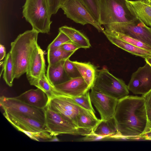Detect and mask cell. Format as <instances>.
<instances>
[{"label":"cell","instance_id":"1","mask_svg":"<svg viewBox=\"0 0 151 151\" xmlns=\"http://www.w3.org/2000/svg\"><path fill=\"white\" fill-rule=\"evenodd\" d=\"M114 117L118 132L115 140L137 139L148 129L147 109L142 96L128 95L119 100Z\"/></svg>","mask_w":151,"mask_h":151},{"label":"cell","instance_id":"2","mask_svg":"<svg viewBox=\"0 0 151 151\" xmlns=\"http://www.w3.org/2000/svg\"><path fill=\"white\" fill-rule=\"evenodd\" d=\"M39 32L32 29L20 34L11 44L10 51L13 66V76L18 78L26 73L32 55L39 45Z\"/></svg>","mask_w":151,"mask_h":151},{"label":"cell","instance_id":"3","mask_svg":"<svg viewBox=\"0 0 151 151\" xmlns=\"http://www.w3.org/2000/svg\"><path fill=\"white\" fill-rule=\"evenodd\" d=\"M22 14L33 29L39 33L48 34L52 22L47 0H26Z\"/></svg>","mask_w":151,"mask_h":151},{"label":"cell","instance_id":"4","mask_svg":"<svg viewBox=\"0 0 151 151\" xmlns=\"http://www.w3.org/2000/svg\"><path fill=\"white\" fill-rule=\"evenodd\" d=\"M127 1L99 0L100 24L127 22L137 18L129 9Z\"/></svg>","mask_w":151,"mask_h":151},{"label":"cell","instance_id":"5","mask_svg":"<svg viewBox=\"0 0 151 151\" xmlns=\"http://www.w3.org/2000/svg\"><path fill=\"white\" fill-rule=\"evenodd\" d=\"M93 86L101 93L118 100L129 93L127 86L124 81L113 76L106 67L98 70Z\"/></svg>","mask_w":151,"mask_h":151},{"label":"cell","instance_id":"6","mask_svg":"<svg viewBox=\"0 0 151 151\" xmlns=\"http://www.w3.org/2000/svg\"><path fill=\"white\" fill-rule=\"evenodd\" d=\"M104 29L122 33L138 40L151 47V27L137 17L130 21L105 25Z\"/></svg>","mask_w":151,"mask_h":151},{"label":"cell","instance_id":"7","mask_svg":"<svg viewBox=\"0 0 151 151\" xmlns=\"http://www.w3.org/2000/svg\"><path fill=\"white\" fill-rule=\"evenodd\" d=\"M66 17L83 25L90 24L99 32L103 33L104 28L97 21L80 0H66L60 6Z\"/></svg>","mask_w":151,"mask_h":151},{"label":"cell","instance_id":"8","mask_svg":"<svg viewBox=\"0 0 151 151\" xmlns=\"http://www.w3.org/2000/svg\"><path fill=\"white\" fill-rule=\"evenodd\" d=\"M0 103L4 111L31 117L45 124V109L28 105L15 97H0Z\"/></svg>","mask_w":151,"mask_h":151},{"label":"cell","instance_id":"9","mask_svg":"<svg viewBox=\"0 0 151 151\" xmlns=\"http://www.w3.org/2000/svg\"><path fill=\"white\" fill-rule=\"evenodd\" d=\"M45 109V124L52 136L61 134L85 135V133L72 122L50 109Z\"/></svg>","mask_w":151,"mask_h":151},{"label":"cell","instance_id":"10","mask_svg":"<svg viewBox=\"0 0 151 151\" xmlns=\"http://www.w3.org/2000/svg\"><path fill=\"white\" fill-rule=\"evenodd\" d=\"M47 106L77 127V118L83 108L74 102L68 96L56 93L50 100Z\"/></svg>","mask_w":151,"mask_h":151},{"label":"cell","instance_id":"11","mask_svg":"<svg viewBox=\"0 0 151 151\" xmlns=\"http://www.w3.org/2000/svg\"><path fill=\"white\" fill-rule=\"evenodd\" d=\"M90 93L91 101L99 112L101 120L114 116L118 100L106 95L92 86Z\"/></svg>","mask_w":151,"mask_h":151},{"label":"cell","instance_id":"12","mask_svg":"<svg viewBox=\"0 0 151 151\" xmlns=\"http://www.w3.org/2000/svg\"><path fill=\"white\" fill-rule=\"evenodd\" d=\"M127 87L133 93L142 95L151 90V67L148 63L132 74Z\"/></svg>","mask_w":151,"mask_h":151},{"label":"cell","instance_id":"13","mask_svg":"<svg viewBox=\"0 0 151 151\" xmlns=\"http://www.w3.org/2000/svg\"><path fill=\"white\" fill-rule=\"evenodd\" d=\"M3 115L13 126L22 132L24 131L49 132L46 124L31 117L5 111L3 113Z\"/></svg>","mask_w":151,"mask_h":151},{"label":"cell","instance_id":"14","mask_svg":"<svg viewBox=\"0 0 151 151\" xmlns=\"http://www.w3.org/2000/svg\"><path fill=\"white\" fill-rule=\"evenodd\" d=\"M46 65L44 52L38 45L32 55L26 71L27 78L31 85L45 75Z\"/></svg>","mask_w":151,"mask_h":151},{"label":"cell","instance_id":"15","mask_svg":"<svg viewBox=\"0 0 151 151\" xmlns=\"http://www.w3.org/2000/svg\"><path fill=\"white\" fill-rule=\"evenodd\" d=\"M53 87L56 93L72 97L81 96L91 89L81 76L70 79Z\"/></svg>","mask_w":151,"mask_h":151},{"label":"cell","instance_id":"16","mask_svg":"<svg viewBox=\"0 0 151 151\" xmlns=\"http://www.w3.org/2000/svg\"><path fill=\"white\" fill-rule=\"evenodd\" d=\"M14 97L30 106L41 109H45L50 100L47 95L38 88L27 90Z\"/></svg>","mask_w":151,"mask_h":151},{"label":"cell","instance_id":"17","mask_svg":"<svg viewBox=\"0 0 151 151\" xmlns=\"http://www.w3.org/2000/svg\"><path fill=\"white\" fill-rule=\"evenodd\" d=\"M101 121L96 117L95 113L83 108L78 116L77 126L86 135L91 133Z\"/></svg>","mask_w":151,"mask_h":151},{"label":"cell","instance_id":"18","mask_svg":"<svg viewBox=\"0 0 151 151\" xmlns=\"http://www.w3.org/2000/svg\"><path fill=\"white\" fill-rule=\"evenodd\" d=\"M127 5L134 15L151 27V6L140 0L127 1Z\"/></svg>","mask_w":151,"mask_h":151},{"label":"cell","instance_id":"19","mask_svg":"<svg viewBox=\"0 0 151 151\" xmlns=\"http://www.w3.org/2000/svg\"><path fill=\"white\" fill-rule=\"evenodd\" d=\"M65 61L62 60L52 65H48L46 76L53 86L64 83L70 79L64 70Z\"/></svg>","mask_w":151,"mask_h":151},{"label":"cell","instance_id":"20","mask_svg":"<svg viewBox=\"0 0 151 151\" xmlns=\"http://www.w3.org/2000/svg\"><path fill=\"white\" fill-rule=\"evenodd\" d=\"M81 77L91 88L93 86L96 78L98 70L97 68L89 62L73 61Z\"/></svg>","mask_w":151,"mask_h":151},{"label":"cell","instance_id":"21","mask_svg":"<svg viewBox=\"0 0 151 151\" xmlns=\"http://www.w3.org/2000/svg\"><path fill=\"white\" fill-rule=\"evenodd\" d=\"M105 35L113 44L132 54L144 58L151 56V51L137 47L115 37Z\"/></svg>","mask_w":151,"mask_h":151},{"label":"cell","instance_id":"22","mask_svg":"<svg viewBox=\"0 0 151 151\" xmlns=\"http://www.w3.org/2000/svg\"><path fill=\"white\" fill-rule=\"evenodd\" d=\"M59 30L65 34L71 42L80 48L87 49L91 47V45L89 39L83 34L75 28L64 26L60 27Z\"/></svg>","mask_w":151,"mask_h":151},{"label":"cell","instance_id":"23","mask_svg":"<svg viewBox=\"0 0 151 151\" xmlns=\"http://www.w3.org/2000/svg\"><path fill=\"white\" fill-rule=\"evenodd\" d=\"M91 133L111 137L118 135L117 125L114 116L106 120H101Z\"/></svg>","mask_w":151,"mask_h":151},{"label":"cell","instance_id":"24","mask_svg":"<svg viewBox=\"0 0 151 151\" xmlns=\"http://www.w3.org/2000/svg\"><path fill=\"white\" fill-rule=\"evenodd\" d=\"M75 51L67 52L60 47L47 50V59L48 65H52L61 61L65 60L70 57Z\"/></svg>","mask_w":151,"mask_h":151},{"label":"cell","instance_id":"25","mask_svg":"<svg viewBox=\"0 0 151 151\" xmlns=\"http://www.w3.org/2000/svg\"><path fill=\"white\" fill-rule=\"evenodd\" d=\"M119 39L137 47L151 51V47L142 41L126 35L114 31L104 29L103 33Z\"/></svg>","mask_w":151,"mask_h":151},{"label":"cell","instance_id":"26","mask_svg":"<svg viewBox=\"0 0 151 151\" xmlns=\"http://www.w3.org/2000/svg\"><path fill=\"white\" fill-rule=\"evenodd\" d=\"M3 78L6 84L10 87L13 86L14 79L13 76V66L10 52L6 56L3 64Z\"/></svg>","mask_w":151,"mask_h":151},{"label":"cell","instance_id":"27","mask_svg":"<svg viewBox=\"0 0 151 151\" xmlns=\"http://www.w3.org/2000/svg\"><path fill=\"white\" fill-rule=\"evenodd\" d=\"M34 86L45 92L48 96L50 100L55 96L56 92L46 75L40 78Z\"/></svg>","mask_w":151,"mask_h":151},{"label":"cell","instance_id":"28","mask_svg":"<svg viewBox=\"0 0 151 151\" xmlns=\"http://www.w3.org/2000/svg\"><path fill=\"white\" fill-rule=\"evenodd\" d=\"M69 97L74 102L83 109L95 113V112L92 105L90 93L89 91L85 94L78 97Z\"/></svg>","mask_w":151,"mask_h":151},{"label":"cell","instance_id":"29","mask_svg":"<svg viewBox=\"0 0 151 151\" xmlns=\"http://www.w3.org/2000/svg\"><path fill=\"white\" fill-rule=\"evenodd\" d=\"M66 0H61V4ZM80 1L89 11L94 19L99 23V0H80Z\"/></svg>","mask_w":151,"mask_h":151},{"label":"cell","instance_id":"30","mask_svg":"<svg viewBox=\"0 0 151 151\" xmlns=\"http://www.w3.org/2000/svg\"><path fill=\"white\" fill-rule=\"evenodd\" d=\"M64 68L66 74L70 79L81 76L76 65L69 58L65 60Z\"/></svg>","mask_w":151,"mask_h":151},{"label":"cell","instance_id":"31","mask_svg":"<svg viewBox=\"0 0 151 151\" xmlns=\"http://www.w3.org/2000/svg\"><path fill=\"white\" fill-rule=\"evenodd\" d=\"M70 41L65 34L59 31L57 36L48 45L47 49L48 50L60 47L63 44Z\"/></svg>","mask_w":151,"mask_h":151},{"label":"cell","instance_id":"32","mask_svg":"<svg viewBox=\"0 0 151 151\" xmlns=\"http://www.w3.org/2000/svg\"><path fill=\"white\" fill-rule=\"evenodd\" d=\"M110 137L98 135L90 133L79 140L82 141H93L110 139Z\"/></svg>","mask_w":151,"mask_h":151},{"label":"cell","instance_id":"33","mask_svg":"<svg viewBox=\"0 0 151 151\" xmlns=\"http://www.w3.org/2000/svg\"><path fill=\"white\" fill-rule=\"evenodd\" d=\"M51 14H55L60 8L61 0H47Z\"/></svg>","mask_w":151,"mask_h":151},{"label":"cell","instance_id":"34","mask_svg":"<svg viewBox=\"0 0 151 151\" xmlns=\"http://www.w3.org/2000/svg\"><path fill=\"white\" fill-rule=\"evenodd\" d=\"M60 47L62 49L67 52H75L80 48L79 47L71 41L63 44Z\"/></svg>","mask_w":151,"mask_h":151},{"label":"cell","instance_id":"35","mask_svg":"<svg viewBox=\"0 0 151 151\" xmlns=\"http://www.w3.org/2000/svg\"><path fill=\"white\" fill-rule=\"evenodd\" d=\"M142 96L145 100L147 109H151V90Z\"/></svg>","mask_w":151,"mask_h":151},{"label":"cell","instance_id":"36","mask_svg":"<svg viewBox=\"0 0 151 151\" xmlns=\"http://www.w3.org/2000/svg\"><path fill=\"white\" fill-rule=\"evenodd\" d=\"M137 139L151 140V129H148L145 133L140 136Z\"/></svg>","mask_w":151,"mask_h":151},{"label":"cell","instance_id":"37","mask_svg":"<svg viewBox=\"0 0 151 151\" xmlns=\"http://www.w3.org/2000/svg\"><path fill=\"white\" fill-rule=\"evenodd\" d=\"M6 50L4 46L1 44H0V60H2L6 57Z\"/></svg>","mask_w":151,"mask_h":151},{"label":"cell","instance_id":"38","mask_svg":"<svg viewBox=\"0 0 151 151\" xmlns=\"http://www.w3.org/2000/svg\"><path fill=\"white\" fill-rule=\"evenodd\" d=\"M147 115L148 124V130L151 129V109H147Z\"/></svg>","mask_w":151,"mask_h":151},{"label":"cell","instance_id":"39","mask_svg":"<svg viewBox=\"0 0 151 151\" xmlns=\"http://www.w3.org/2000/svg\"><path fill=\"white\" fill-rule=\"evenodd\" d=\"M59 139L57 137V135H53L52 137L48 141L49 142H59Z\"/></svg>","mask_w":151,"mask_h":151},{"label":"cell","instance_id":"40","mask_svg":"<svg viewBox=\"0 0 151 151\" xmlns=\"http://www.w3.org/2000/svg\"><path fill=\"white\" fill-rule=\"evenodd\" d=\"M146 63H148L151 67V56L144 58Z\"/></svg>","mask_w":151,"mask_h":151},{"label":"cell","instance_id":"41","mask_svg":"<svg viewBox=\"0 0 151 151\" xmlns=\"http://www.w3.org/2000/svg\"><path fill=\"white\" fill-rule=\"evenodd\" d=\"M140 1L151 6V0H141Z\"/></svg>","mask_w":151,"mask_h":151},{"label":"cell","instance_id":"42","mask_svg":"<svg viewBox=\"0 0 151 151\" xmlns=\"http://www.w3.org/2000/svg\"></svg>","mask_w":151,"mask_h":151}]
</instances>
